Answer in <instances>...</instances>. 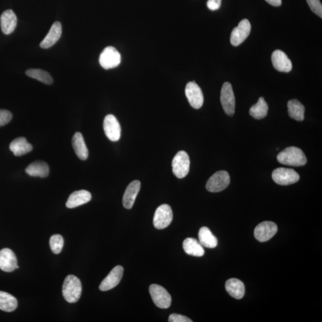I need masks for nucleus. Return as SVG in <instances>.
<instances>
[{"mask_svg":"<svg viewBox=\"0 0 322 322\" xmlns=\"http://www.w3.org/2000/svg\"><path fill=\"white\" fill-rule=\"evenodd\" d=\"M279 162L289 166L300 167L307 164L306 156L303 150L297 147H288L277 156Z\"/></svg>","mask_w":322,"mask_h":322,"instance_id":"1","label":"nucleus"},{"mask_svg":"<svg viewBox=\"0 0 322 322\" xmlns=\"http://www.w3.org/2000/svg\"><path fill=\"white\" fill-rule=\"evenodd\" d=\"M62 293L64 300L69 303L77 302L82 293V284L75 276L69 275L64 279Z\"/></svg>","mask_w":322,"mask_h":322,"instance_id":"2","label":"nucleus"},{"mask_svg":"<svg viewBox=\"0 0 322 322\" xmlns=\"http://www.w3.org/2000/svg\"><path fill=\"white\" fill-rule=\"evenodd\" d=\"M231 178L228 172L219 171L214 174L208 180L206 188L210 192H219L228 188Z\"/></svg>","mask_w":322,"mask_h":322,"instance_id":"3","label":"nucleus"},{"mask_svg":"<svg viewBox=\"0 0 322 322\" xmlns=\"http://www.w3.org/2000/svg\"><path fill=\"white\" fill-rule=\"evenodd\" d=\"M149 293L153 303L159 308H169L171 304L170 294L160 285L153 284L149 287Z\"/></svg>","mask_w":322,"mask_h":322,"instance_id":"4","label":"nucleus"},{"mask_svg":"<svg viewBox=\"0 0 322 322\" xmlns=\"http://www.w3.org/2000/svg\"><path fill=\"white\" fill-rule=\"evenodd\" d=\"M189 156L185 151H179L174 156L172 167L175 176L179 179H183L188 174L190 169Z\"/></svg>","mask_w":322,"mask_h":322,"instance_id":"5","label":"nucleus"},{"mask_svg":"<svg viewBox=\"0 0 322 322\" xmlns=\"http://www.w3.org/2000/svg\"><path fill=\"white\" fill-rule=\"evenodd\" d=\"M272 179L279 185L287 186L299 182L300 176L297 172L290 168H278L273 172Z\"/></svg>","mask_w":322,"mask_h":322,"instance_id":"6","label":"nucleus"},{"mask_svg":"<svg viewBox=\"0 0 322 322\" xmlns=\"http://www.w3.org/2000/svg\"><path fill=\"white\" fill-rule=\"evenodd\" d=\"M121 56L119 51L112 46L106 47L100 55L99 63L105 69L115 68L119 66Z\"/></svg>","mask_w":322,"mask_h":322,"instance_id":"7","label":"nucleus"},{"mask_svg":"<svg viewBox=\"0 0 322 322\" xmlns=\"http://www.w3.org/2000/svg\"><path fill=\"white\" fill-rule=\"evenodd\" d=\"M173 219V211L167 204L160 205L153 217V225L157 229H164L169 226Z\"/></svg>","mask_w":322,"mask_h":322,"instance_id":"8","label":"nucleus"},{"mask_svg":"<svg viewBox=\"0 0 322 322\" xmlns=\"http://www.w3.org/2000/svg\"><path fill=\"white\" fill-rule=\"evenodd\" d=\"M221 103L227 115L233 116L235 113V97L232 85L230 82L224 83L220 96Z\"/></svg>","mask_w":322,"mask_h":322,"instance_id":"9","label":"nucleus"},{"mask_svg":"<svg viewBox=\"0 0 322 322\" xmlns=\"http://www.w3.org/2000/svg\"><path fill=\"white\" fill-rule=\"evenodd\" d=\"M103 129L106 136L112 142L120 139L121 128L117 119L113 115H108L104 119Z\"/></svg>","mask_w":322,"mask_h":322,"instance_id":"10","label":"nucleus"},{"mask_svg":"<svg viewBox=\"0 0 322 322\" xmlns=\"http://www.w3.org/2000/svg\"><path fill=\"white\" fill-rule=\"evenodd\" d=\"M185 93L190 105L193 108L199 109L203 105V93L195 82H190L186 85Z\"/></svg>","mask_w":322,"mask_h":322,"instance_id":"11","label":"nucleus"},{"mask_svg":"<svg viewBox=\"0 0 322 322\" xmlns=\"http://www.w3.org/2000/svg\"><path fill=\"white\" fill-rule=\"evenodd\" d=\"M251 30L250 21L246 19L242 20L238 26L232 30L231 36V44L234 46L241 44L249 36Z\"/></svg>","mask_w":322,"mask_h":322,"instance_id":"12","label":"nucleus"},{"mask_svg":"<svg viewBox=\"0 0 322 322\" xmlns=\"http://www.w3.org/2000/svg\"><path fill=\"white\" fill-rule=\"evenodd\" d=\"M278 232V226L272 222H264L256 227L254 236L257 240L264 242L272 239Z\"/></svg>","mask_w":322,"mask_h":322,"instance_id":"13","label":"nucleus"},{"mask_svg":"<svg viewBox=\"0 0 322 322\" xmlns=\"http://www.w3.org/2000/svg\"><path fill=\"white\" fill-rule=\"evenodd\" d=\"M123 272L124 269L122 266L115 267L100 284L99 290L107 291L117 286L123 276Z\"/></svg>","mask_w":322,"mask_h":322,"instance_id":"14","label":"nucleus"},{"mask_svg":"<svg viewBox=\"0 0 322 322\" xmlns=\"http://www.w3.org/2000/svg\"><path fill=\"white\" fill-rule=\"evenodd\" d=\"M17 261L13 251L8 248L0 251V269L5 272H11L17 269Z\"/></svg>","mask_w":322,"mask_h":322,"instance_id":"15","label":"nucleus"},{"mask_svg":"<svg viewBox=\"0 0 322 322\" xmlns=\"http://www.w3.org/2000/svg\"><path fill=\"white\" fill-rule=\"evenodd\" d=\"M272 62L275 69L279 72H289L292 70L293 64L285 52L275 50L272 55Z\"/></svg>","mask_w":322,"mask_h":322,"instance_id":"16","label":"nucleus"},{"mask_svg":"<svg viewBox=\"0 0 322 322\" xmlns=\"http://www.w3.org/2000/svg\"><path fill=\"white\" fill-rule=\"evenodd\" d=\"M140 187L141 183L139 180L133 181L127 186L122 199V204L126 209L130 210L133 207Z\"/></svg>","mask_w":322,"mask_h":322,"instance_id":"17","label":"nucleus"},{"mask_svg":"<svg viewBox=\"0 0 322 322\" xmlns=\"http://www.w3.org/2000/svg\"><path fill=\"white\" fill-rule=\"evenodd\" d=\"M62 24L59 21H55L47 35L40 43V47L46 49L56 44L62 35Z\"/></svg>","mask_w":322,"mask_h":322,"instance_id":"18","label":"nucleus"},{"mask_svg":"<svg viewBox=\"0 0 322 322\" xmlns=\"http://www.w3.org/2000/svg\"><path fill=\"white\" fill-rule=\"evenodd\" d=\"M0 21L2 31L5 35L10 34L16 28L17 17L13 10H7L3 12Z\"/></svg>","mask_w":322,"mask_h":322,"instance_id":"19","label":"nucleus"},{"mask_svg":"<svg viewBox=\"0 0 322 322\" xmlns=\"http://www.w3.org/2000/svg\"><path fill=\"white\" fill-rule=\"evenodd\" d=\"M91 199V195L88 191H85V190L75 191L73 192L67 199L66 204V207L73 208L81 206L82 205L88 203Z\"/></svg>","mask_w":322,"mask_h":322,"instance_id":"20","label":"nucleus"},{"mask_svg":"<svg viewBox=\"0 0 322 322\" xmlns=\"http://www.w3.org/2000/svg\"><path fill=\"white\" fill-rule=\"evenodd\" d=\"M73 150L81 160L85 161L88 157V150L85 145L83 136L81 133H76L72 138Z\"/></svg>","mask_w":322,"mask_h":322,"instance_id":"21","label":"nucleus"},{"mask_svg":"<svg viewBox=\"0 0 322 322\" xmlns=\"http://www.w3.org/2000/svg\"><path fill=\"white\" fill-rule=\"evenodd\" d=\"M226 290L230 295L236 299H242L245 296L244 284L237 279L233 278L227 281Z\"/></svg>","mask_w":322,"mask_h":322,"instance_id":"22","label":"nucleus"},{"mask_svg":"<svg viewBox=\"0 0 322 322\" xmlns=\"http://www.w3.org/2000/svg\"><path fill=\"white\" fill-rule=\"evenodd\" d=\"M184 251L188 255L201 257L204 255L205 251L203 246L194 238H187L183 242Z\"/></svg>","mask_w":322,"mask_h":322,"instance_id":"23","label":"nucleus"},{"mask_svg":"<svg viewBox=\"0 0 322 322\" xmlns=\"http://www.w3.org/2000/svg\"><path fill=\"white\" fill-rule=\"evenodd\" d=\"M10 149L14 156H20L31 151L32 146L27 142L25 138L21 137L14 139L10 143Z\"/></svg>","mask_w":322,"mask_h":322,"instance_id":"24","label":"nucleus"},{"mask_svg":"<svg viewBox=\"0 0 322 322\" xmlns=\"http://www.w3.org/2000/svg\"><path fill=\"white\" fill-rule=\"evenodd\" d=\"M26 173L30 176L44 178L49 174V167L44 161H35L26 168Z\"/></svg>","mask_w":322,"mask_h":322,"instance_id":"25","label":"nucleus"},{"mask_svg":"<svg viewBox=\"0 0 322 322\" xmlns=\"http://www.w3.org/2000/svg\"><path fill=\"white\" fill-rule=\"evenodd\" d=\"M288 113L291 118L299 121L305 119V107L298 100H291L288 103Z\"/></svg>","mask_w":322,"mask_h":322,"instance_id":"26","label":"nucleus"},{"mask_svg":"<svg viewBox=\"0 0 322 322\" xmlns=\"http://www.w3.org/2000/svg\"><path fill=\"white\" fill-rule=\"evenodd\" d=\"M198 236L199 242L202 246L208 248H214L217 246V239L207 227H202L199 230Z\"/></svg>","mask_w":322,"mask_h":322,"instance_id":"27","label":"nucleus"},{"mask_svg":"<svg viewBox=\"0 0 322 322\" xmlns=\"http://www.w3.org/2000/svg\"><path fill=\"white\" fill-rule=\"evenodd\" d=\"M17 300L7 293L0 291V310L6 312H13L17 308Z\"/></svg>","mask_w":322,"mask_h":322,"instance_id":"28","label":"nucleus"},{"mask_svg":"<svg viewBox=\"0 0 322 322\" xmlns=\"http://www.w3.org/2000/svg\"><path fill=\"white\" fill-rule=\"evenodd\" d=\"M269 106L264 97H260L255 105L251 107L250 114L253 118L261 119L268 115Z\"/></svg>","mask_w":322,"mask_h":322,"instance_id":"29","label":"nucleus"},{"mask_svg":"<svg viewBox=\"0 0 322 322\" xmlns=\"http://www.w3.org/2000/svg\"><path fill=\"white\" fill-rule=\"evenodd\" d=\"M26 75L45 84L51 85L53 82V79L50 73L44 70L29 69L26 70Z\"/></svg>","mask_w":322,"mask_h":322,"instance_id":"30","label":"nucleus"},{"mask_svg":"<svg viewBox=\"0 0 322 322\" xmlns=\"http://www.w3.org/2000/svg\"><path fill=\"white\" fill-rule=\"evenodd\" d=\"M64 245V240L62 236L54 235L50 239V246L52 252L55 254L61 253Z\"/></svg>","mask_w":322,"mask_h":322,"instance_id":"31","label":"nucleus"},{"mask_svg":"<svg viewBox=\"0 0 322 322\" xmlns=\"http://www.w3.org/2000/svg\"><path fill=\"white\" fill-rule=\"evenodd\" d=\"M310 8L314 13L322 17V5L320 0H307Z\"/></svg>","mask_w":322,"mask_h":322,"instance_id":"32","label":"nucleus"},{"mask_svg":"<svg viewBox=\"0 0 322 322\" xmlns=\"http://www.w3.org/2000/svg\"><path fill=\"white\" fill-rule=\"evenodd\" d=\"M12 119V114L8 110L0 109V127L7 124Z\"/></svg>","mask_w":322,"mask_h":322,"instance_id":"33","label":"nucleus"},{"mask_svg":"<svg viewBox=\"0 0 322 322\" xmlns=\"http://www.w3.org/2000/svg\"><path fill=\"white\" fill-rule=\"evenodd\" d=\"M168 322H192V321L185 316L172 314L168 318Z\"/></svg>","mask_w":322,"mask_h":322,"instance_id":"34","label":"nucleus"},{"mask_svg":"<svg viewBox=\"0 0 322 322\" xmlns=\"http://www.w3.org/2000/svg\"><path fill=\"white\" fill-rule=\"evenodd\" d=\"M222 4V0H208L207 7L211 10H217L220 7Z\"/></svg>","mask_w":322,"mask_h":322,"instance_id":"35","label":"nucleus"},{"mask_svg":"<svg viewBox=\"0 0 322 322\" xmlns=\"http://www.w3.org/2000/svg\"><path fill=\"white\" fill-rule=\"evenodd\" d=\"M270 4L278 7L282 4V0H266Z\"/></svg>","mask_w":322,"mask_h":322,"instance_id":"36","label":"nucleus"}]
</instances>
